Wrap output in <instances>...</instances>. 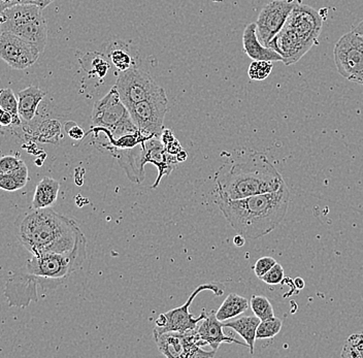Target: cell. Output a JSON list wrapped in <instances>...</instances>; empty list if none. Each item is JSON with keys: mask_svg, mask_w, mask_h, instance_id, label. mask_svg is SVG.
I'll return each instance as SVG.
<instances>
[{"mask_svg": "<svg viewBox=\"0 0 363 358\" xmlns=\"http://www.w3.org/2000/svg\"><path fill=\"white\" fill-rule=\"evenodd\" d=\"M87 240L84 236L72 252L32 255L19 270L10 272L4 286V296L10 307L27 308L40 300V291H54L70 282L74 275L84 270Z\"/></svg>", "mask_w": 363, "mask_h": 358, "instance_id": "obj_1", "label": "cell"}, {"mask_svg": "<svg viewBox=\"0 0 363 358\" xmlns=\"http://www.w3.org/2000/svg\"><path fill=\"white\" fill-rule=\"evenodd\" d=\"M218 206L238 234L257 240L272 232L287 215L290 191L286 183L279 190L236 200L218 198Z\"/></svg>", "mask_w": 363, "mask_h": 358, "instance_id": "obj_2", "label": "cell"}, {"mask_svg": "<svg viewBox=\"0 0 363 358\" xmlns=\"http://www.w3.org/2000/svg\"><path fill=\"white\" fill-rule=\"evenodd\" d=\"M83 236L76 220L51 208L25 215L18 228L19 240L32 255L72 252Z\"/></svg>", "mask_w": 363, "mask_h": 358, "instance_id": "obj_3", "label": "cell"}, {"mask_svg": "<svg viewBox=\"0 0 363 358\" xmlns=\"http://www.w3.org/2000/svg\"><path fill=\"white\" fill-rule=\"evenodd\" d=\"M216 183L220 200H236L279 190L285 181L266 155L254 152L226 166Z\"/></svg>", "mask_w": 363, "mask_h": 358, "instance_id": "obj_4", "label": "cell"}, {"mask_svg": "<svg viewBox=\"0 0 363 358\" xmlns=\"http://www.w3.org/2000/svg\"><path fill=\"white\" fill-rule=\"evenodd\" d=\"M323 21L321 13L315 8L296 3L287 22L273 38L268 48L281 55L284 65H294L317 44Z\"/></svg>", "mask_w": 363, "mask_h": 358, "instance_id": "obj_5", "label": "cell"}, {"mask_svg": "<svg viewBox=\"0 0 363 358\" xmlns=\"http://www.w3.org/2000/svg\"><path fill=\"white\" fill-rule=\"evenodd\" d=\"M1 33L6 31L38 47L44 52L48 40V24L42 10L35 4H16L1 12Z\"/></svg>", "mask_w": 363, "mask_h": 358, "instance_id": "obj_6", "label": "cell"}, {"mask_svg": "<svg viewBox=\"0 0 363 358\" xmlns=\"http://www.w3.org/2000/svg\"><path fill=\"white\" fill-rule=\"evenodd\" d=\"M91 118L94 127L110 132L112 142L126 134L140 132L132 121L129 111L122 102L116 86L94 104Z\"/></svg>", "mask_w": 363, "mask_h": 358, "instance_id": "obj_7", "label": "cell"}, {"mask_svg": "<svg viewBox=\"0 0 363 358\" xmlns=\"http://www.w3.org/2000/svg\"><path fill=\"white\" fill-rule=\"evenodd\" d=\"M337 72L350 82L363 86V35L352 31L344 34L333 49Z\"/></svg>", "mask_w": 363, "mask_h": 358, "instance_id": "obj_8", "label": "cell"}, {"mask_svg": "<svg viewBox=\"0 0 363 358\" xmlns=\"http://www.w3.org/2000/svg\"><path fill=\"white\" fill-rule=\"evenodd\" d=\"M132 121L147 138H157L163 132V122L168 113V97L163 88L151 97L129 108Z\"/></svg>", "mask_w": 363, "mask_h": 358, "instance_id": "obj_9", "label": "cell"}, {"mask_svg": "<svg viewBox=\"0 0 363 358\" xmlns=\"http://www.w3.org/2000/svg\"><path fill=\"white\" fill-rule=\"evenodd\" d=\"M154 339L160 352L168 358H210L216 355L213 350L211 352L202 350L204 344L196 329L154 334Z\"/></svg>", "mask_w": 363, "mask_h": 358, "instance_id": "obj_10", "label": "cell"}, {"mask_svg": "<svg viewBox=\"0 0 363 358\" xmlns=\"http://www.w3.org/2000/svg\"><path fill=\"white\" fill-rule=\"evenodd\" d=\"M115 86L128 110L162 89L154 82L148 72L136 67L121 72Z\"/></svg>", "mask_w": 363, "mask_h": 358, "instance_id": "obj_11", "label": "cell"}, {"mask_svg": "<svg viewBox=\"0 0 363 358\" xmlns=\"http://www.w3.org/2000/svg\"><path fill=\"white\" fill-rule=\"evenodd\" d=\"M212 291V293L217 296L223 295L224 293L223 289H222L219 285L215 284V283L200 285V286H198L197 288L192 293L190 298H188L187 302H186L183 306L172 309V310L168 311V312L164 314L166 317V325L162 326V327L155 326V328H154V334H164V332H189V330L196 329L198 323L206 318L208 313L206 312V310H204L200 316L194 317L193 315L190 313V307H191L194 298L200 293H204V291Z\"/></svg>", "mask_w": 363, "mask_h": 358, "instance_id": "obj_12", "label": "cell"}, {"mask_svg": "<svg viewBox=\"0 0 363 358\" xmlns=\"http://www.w3.org/2000/svg\"><path fill=\"white\" fill-rule=\"evenodd\" d=\"M296 4L294 0H273L262 8L256 22L258 38L262 44L268 47L287 22Z\"/></svg>", "mask_w": 363, "mask_h": 358, "instance_id": "obj_13", "label": "cell"}, {"mask_svg": "<svg viewBox=\"0 0 363 358\" xmlns=\"http://www.w3.org/2000/svg\"><path fill=\"white\" fill-rule=\"evenodd\" d=\"M42 54L38 47L19 36L3 31L0 34V56L15 70L31 67Z\"/></svg>", "mask_w": 363, "mask_h": 358, "instance_id": "obj_14", "label": "cell"}, {"mask_svg": "<svg viewBox=\"0 0 363 358\" xmlns=\"http://www.w3.org/2000/svg\"><path fill=\"white\" fill-rule=\"evenodd\" d=\"M223 323L217 318L215 311H211L207 315L206 318L200 321V325L197 326L196 330H197L198 336H200L204 346L210 345L212 347V350L216 351V352L219 349L220 345L223 344V343H228V344L236 343V344L248 347L245 343L243 344L232 336H226L223 332Z\"/></svg>", "mask_w": 363, "mask_h": 358, "instance_id": "obj_15", "label": "cell"}, {"mask_svg": "<svg viewBox=\"0 0 363 358\" xmlns=\"http://www.w3.org/2000/svg\"><path fill=\"white\" fill-rule=\"evenodd\" d=\"M243 47L245 54L253 60H266L277 63L282 61L281 55L277 54L275 50L264 46L257 35V24L250 23L243 31Z\"/></svg>", "mask_w": 363, "mask_h": 358, "instance_id": "obj_16", "label": "cell"}, {"mask_svg": "<svg viewBox=\"0 0 363 358\" xmlns=\"http://www.w3.org/2000/svg\"><path fill=\"white\" fill-rule=\"evenodd\" d=\"M46 92L36 86H29L18 93L19 115L22 122H32L38 114V108Z\"/></svg>", "mask_w": 363, "mask_h": 358, "instance_id": "obj_17", "label": "cell"}, {"mask_svg": "<svg viewBox=\"0 0 363 358\" xmlns=\"http://www.w3.org/2000/svg\"><path fill=\"white\" fill-rule=\"evenodd\" d=\"M59 190H60V184L58 181L50 177H45L36 185L33 200H32V209L38 210V209L51 208V206L56 202Z\"/></svg>", "mask_w": 363, "mask_h": 358, "instance_id": "obj_18", "label": "cell"}, {"mask_svg": "<svg viewBox=\"0 0 363 358\" xmlns=\"http://www.w3.org/2000/svg\"><path fill=\"white\" fill-rule=\"evenodd\" d=\"M260 323H261V320L257 316H243L240 318L224 321L223 326L224 327L232 328L236 334H240L245 342L247 343L250 352L253 355L254 346H255V342L257 340L256 334H257V328Z\"/></svg>", "mask_w": 363, "mask_h": 358, "instance_id": "obj_19", "label": "cell"}, {"mask_svg": "<svg viewBox=\"0 0 363 358\" xmlns=\"http://www.w3.org/2000/svg\"><path fill=\"white\" fill-rule=\"evenodd\" d=\"M250 306L251 304H250L249 300H247V298L236 293H230L225 298L221 307L218 309L216 316L220 321L224 323V321L230 320V319L240 316L249 309Z\"/></svg>", "mask_w": 363, "mask_h": 358, "instance_id": "obj_20", "label": "cell"}, {"mask_svg": "<svg viewBox=\"0 0 363 358\" xmlns=\"http://www.w3.org/2000/svg\"><path fill=\"white\" fill-rule=\"evenodd\" d=\"M29 182V168L26 163L8 174H0V188L8 193L20 190Z\"/></svg>", "mask_w": 363, "mask_h": 358, "instance_id": "obj_21", "label": "cell"}, {"mask_svg": "<svg viewBox=\"0 0 363 358\" xmlns=\"http://www.w3.org/2000/svg\"><path fill=\"white\" fill-rule=\"evenodd\" d=\"M33 136L38 142L45 144H58L61 138V125L55 119L40 123V127L33 131Z\"/></svg>", "mask_w": 363, "mask_h": 358, "instance_id": "obj_22", "label": "cell"}, {"mask_svg": "<svg viewBox=\"0 0 363 358\" xmlns=\"http://www.w3.org/2000/svg\"><path fill=\"white\" fill-rule=\"evenodd\" d=\"M0 108L6 112L10 113L15 119V125L21 124L20 115H19V100L10 88L2 89L0 93Z\"/></svg>", "mask_w": 363, "mask_h": 358, "instance_id": "obj_23", "label": "cell"}, {"mask_svg": "<svg viewBox=\"0 0 363 358\" xmlns=\"http://www.w3.org/2000/svg\"><path fill=\"white\" fill-rule=\"evenodd\" d=\"M252 311H253L255 316H257L260 320H266V319L275 317V312L270 300L266 296L253 295L250 300Z\"/></svg>", "mask_w": 363, "mask_h": 358, "instance_id": "obj_24", "label": "cell"}, {"mask_svg": "<svg viewBox=\"0 0 363 358\" xmlns=\"http://www.w3.org/2000/svg\"><path fill=\"white\" fill-rule=\"evenodd\" d=\"M341 357L363 358V332H355L347 339Z\"/></svg>", "mask_w": 363, "mask_h": 358, "instance_id": "obj_25", "label": "cell"}, {"mask_svg": "<svg viewBox=\"0 0 363 358\" xmlns=\"http://www.w3.org/2000/svg\"><path fill=\"white\" fill-rule=\"evenodd\" d=\"M282 326H283V323H282L281 319L275 318V317L262 320L257 328V334H256L257 340L275 338L281 332Z\"/></svg>", "mask_w": 363, "mask_h": 358, "instance_id": "obj_26", "label": "cell"}, {"mask_svg": "<svg viewBox=\"0 0 363 358\" xmlns=\"http://www.w3.org/2000/svg\"><path fill=\"white\" fill-rule=\"evenodd\" d=\"M273 70L272 61L254 60L249 66L248 76L253 81H264Z\"/></svg>", "mask_w": 363, "mask_h": 358, "instance_id": "obj_27", "label": "cell"}, {"mask_svg": "<svg viewBox=\"0 0 363 358\" xmlns=\"http://www.w3.org/2000/svg\"><path fill=\"white\" fill-rule=\"evenodd\" d=\"M110 58L113 65L116 66L120 72H124V70H127L132 67L131 57L126 51L122 50V49H116V50L112 51V53L110 54Z\"/></svg>", "mask_w": 363, "mask_h": 358, "instance_id": "obj_28", "label": "cell"}, {"mask_svg": "<svg viewBox=\"0 0 363 358\" xmlns=\"http://www.w3.org/2000/svg\"><path fill=\"white\" fill-rule=\"evenodd\" d=\"M285 279V274H284V268L281 264L275 263L264 277L261 280L268 285H277L283 282Z\"/></svg>", "mask_w": 363, "mask_h": 358, "instance_id": "obj_29", "label": "cell"}, {"mask_svg": "<svg viewBox=\"0 0 363 358\" xmlns=\"http://www.w3.org/2000/svg\"><path fill=\"white\" fill-rule=\"evenodd\" d=\"M22 159L16 156H3L0 161V174H8V172H15V170L20 168L24 164Z\"/></svg>", "mask_w": 363, "mask_h": 358, "instance_id": "obj_30", "label": "cell"}, {"mask_svg": "<svg viewBox=\"0 0 363 358\" xmlns=\"http://www.w3.org/2000/svg\"><path fill=\"white\" fill-rule=\"evenodd\" d=\"M54 0H0V13L3 12L6 8L10 6H16V4H35L40 6L42 10L52 3Z\"/></svg>", "mask_w": 363, "mask_h": 358, "instance_id": "obj_31", "label": "cell"}, {"mask_svg": "<svg viewBox=\"0 0 363 358\" xmlns=\"http://www.w3.org/2000/svg\"><path fill=\"white\" fill-rule=\"evenodd\" d=\"M275 263H277V261L271 257H262V259H258L255 266H254V272H255L256 276L261 279L273 266H275Z\"/></svg>", "mask_w": 363, "mask_h": 358, "instance_id": "obj_32", "label": "cell"}, {"mask_svg": "<svg viewBox=\"0 0 363 358\" xmlns=\"http://www.w3.org/2000/svg\"><path fill=\"white\" fill-rule=\"evenodd\" d=\"M94 72L97 74L99 78H104L106 74H108V70H110V65L104 60V59L99 58L93 63Z\"/></svg>", "mask_w": 363, "mask_h": 358, "instance_id": "obj_33", "label": "cell"}, {"mask_svg": "<svg viewBox=\"0 0 363 358\" xmlns=\"http://www.w3.org/2000/svg\"><path fill=\"white\" fill-rule=\"evenodd\" d=\"M70 124H72V127H68V125H66L65 127L68 136L74 140H83L85 136L84 131L79 125L74 124V123H70Z\"/></svg>", "mask_w": 363, "mask_h": 358, "instance_id": "obj_34", "label": "cell"}, {"mask_svg": "<svg viewBox=\"0 0 363 358\" xmlns=\"http://www.w3.org/2000/svg\"><path fill=\"white\" fill-rule=\"evenodd\" d=\"M0 124L3 127H10L12 124H15V119L10 113L6 112V111L1 110V116H0Z\"/></svg>", "mask_w": 363, "mask_h": 358, "instance_id": "obj_35", "label": "cell"}, {"mask_svg": "<svg viewBox=\"0 0 363 358\" xmlns=\"http://www.w3.org/2000/svg\"><path fill=\"white\" fill-rule=\"evenodd\" d=\"M245 238L243 236V234H238L234 238V244L236 245V247H243L245 246Z\"/></svg>", "mask_w": 363, "mask_h": 358, "instance_id": "obj_36", "label": "cell"}, {"mask_svg": "<svg viewBox=\"0 0 363 358\" xmlns=\"http://www.w3.org/2000/svg\"><path fill=\"white\" fill-rule=\"evenodd\" d=\"M294 286L300 289V291H302V289L305 288V281H303L302 278H296V280H294Z\"/></svg>", "mask_w": 363, "mask_h": 358, "instance_id": "obj_37", "label": "cell"}, {"mask_svg": "<svg viewBox=\"0 0 363 358\" xmlns=\"http://www.w3.org/2000/svg\"><path fill=\"white\" fill-rule=\"evenodd\" d=\"M186 159H187V153L182 150L181 152L177 155V161H178V163H181V161H185Z\"/></svg>", "mask_w": 363, "mask_h": 358, "instance_id": "obj_38", "label": "cell"}, {"mask_svg": "<svg viewBox=\"0 0 363 358\" xmlns=\"http://www.w3.org/2000/svg\"><path fill=\"white\" fill-rule=\"evenodd\" d=\"M353 31H355V33L362 34L363 35V20L357 25V26L355 27V29H353Z\"/></svg>", "mask_w": 363, "mask_h": 358, "instance_id": "obj_39", "label": "cell"}]
</instances>
